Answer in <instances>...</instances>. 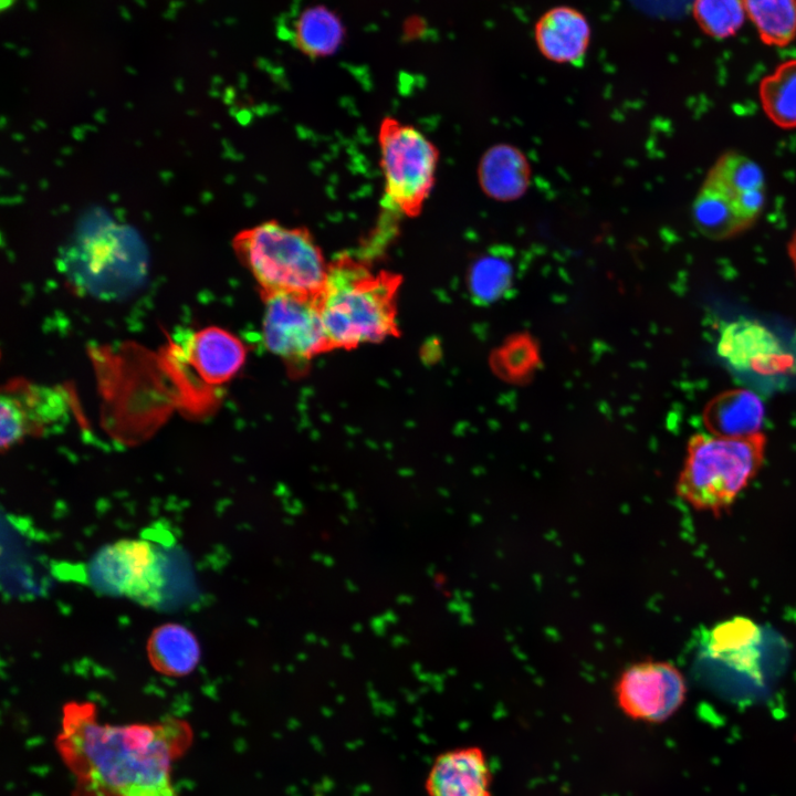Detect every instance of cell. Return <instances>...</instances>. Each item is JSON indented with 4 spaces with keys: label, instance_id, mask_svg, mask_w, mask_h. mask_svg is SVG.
<instances>
[{
    "label": "cell",
    "instance_id": "4",
    "mask_svg": "<svg viewBox=\"0 0 796 796\" xmlns=\"http://www.w3.org/2000/svg\"><path fill=\"white\" fill-rule=\"evenodd\" d=\"M232 247L263 295L290 293L317 298L324 287L329 264L303 228L263 222L240 231Z\"/></svg>",
    "mask_w": 796,
    "mask_h": 796
},
{
    "label": "cell",
    "instance_id": "17",
    "mask_svg": "<svg viewBox=\"0 0 796 796\" xmlns=\"http://www.w3.org/2000/svg\"><path fill=\"white\" fill-rule=\"evenodd\" d=\"M760 640L758 627L748 618L736 617L714 627L708 648L711 656L737 670L757 672Z\"/></svg>",
    "mask_w": 796,
    "mask_h": 796
},
{
    "label": "cell",
    "instance_id": "19",
    "mask_svg": "<svg viewBox=\"0 0 796 796\" xmlns=\"http://www.w3.org/2000/svg\"><path fill=\"white\" fill-rule=\"evenodd\" d=\"M758 98L774 125L782 129L796 128V57L777 64L761 80Z\"/></svg>",
    "mask_w": 796,
    "mask_h": 796
},
{
    "label": "cell",
    "instance_id": "12",
    "mask_svg": "<svg viewBox=\"0 0 796 796\" xmlns=\"http://www.w3.org/2000/svg\"><path fill=\"white\" fill-rule=\"evenodd\" d=\"M534 36L540 52L547 60L580 65L590 43L591 31L582 12L562 6L541 15L535 24Z\"/></svg>",
    "mask_w": 796,
    "mask_h": 796
},
{
    "label": "cell",
    "instance_id": "8",
    "mask_svg": "<svg viewBox=\"0 0 796 796\" xmlns=\"http://www.w3.org/2000/svg\"><path fill=\"white\" fill-rule=\"evenodd\" d=\"M95 569L109 589L144 607L163 598V556L150 541L122 538L106 545L95 558Z\"/></svg>",
    "mask_w": 796,
    "mask_h": 796
},
{
    "label": "cell",
    "instance_id": "25",
    "mask_svg": "<svg viewBox=\"0 0 796 796\" xmlns=\"http://www.w3.org/2000/svg\"><path fill=\"white\" fill-rule=\"evenodd\" d=\"M0 1H1V9L4 10V9H7L8 7L12 6V3H13L15 0H0Z\"/></svg>",
    "mask_w": 796,
    "mask_h": 796
},
{
    "label": "cell",
    "instance_id": "15",
    "mask_svg": "<svg viewBox=\"0 0 796 796\" xmlns=\"http://www.w3.org/2000/svg\"><path fill=\"white\" fill-rule=\"evenodd\" d=\"M764 418L762 400L746 389H731L713 398L704 409L709 432L741 437L761 431Z\"/></svg>",
    "mask_w": 796,
    "mask_h": 796
},
{
    "label": "cell",
    "instance_id": "18",
    "mask_svg": "<svg viewBox=\"0 0 796 796\" xmlns=\"http://www.w3.org/2000/svg\"><path fill=\"white\" fill-rule=\"evenodd\" d=\"M345 29L331 9L314 6L302 11L294 23L293 41L296 48L311 57L333 54L342 44Z\"/></svg>",
    "mask_w": 796,
    "mask_h": 796
},
{
    "label": "cell",
    "instance_id": "24",
    "mask_svg": "<svg viewBox=\"0 0 796 796\" xmlns=\"http://www.w3.org/2000/svg\"><path fill=\"white\" fill-rule=\"evenodd\" d=\"M787 253H788L789 260L793 264V268L795 270V275H796V229L794 230V232L792 233V235L788 240Z\"/></svg>",
    "mask_w": 796,
    "mask_h": 796
},
{
    "label": "cell",
    "instance_id": "20",
    "mask_svg": "<svg viewBox=\"0 0 796 796\" xmlns=\"http://www.w3.org/2000/svg\"><path fill=\"white\" fill-rule=\"evenodd\" d=\"M743 4L764 45L782 49L796 40V0H743Z\"/></svg>",
    "mask_w": 796,
    "mask_h": 796
},
{
    "label": "cell",
    "instance_id": "14",
    "mask_svg": "<svg viewBox=\"0 0 796 796\" xmlns=\"http://www.w3.org/2000/svg\"><path fill=\"white\" fill-rule=\"evenodd\" d=\"M146 653L153 669L166 677L180 678L192 673L201 658L196 635L178 622H165L153 629Z\"/></svg>",
    "mask_w": 796,
    "mask_h": 796
},
{
    "label": "cell",
    "instance_id": "16",
    "mask_svg": "<svg viewBox=\"0 0 796 796\" xmlns=\"http://www.w3.org/2000/svg\"><path fill=\"white\" fill-rule=\"evenodd\" d=\"M479 180L488 196L498 200H513L525 192L530 181V167L519 149L498 145L482 157Z\"/></svg>",
    "mask_w": 796,
    "mask_h": 796
},
{
    "label": "cell",
    "instance_id": "9",
    "mask_svg": "<svg viewBox=\"0 0 796 796\" xmlns=\"http://www.w3.org/2000/svg\"><path fill=\"white\" fill-rule=\"evenodd\" d=\"M615 698L628 718L661 723L672 716L685 700L682 673L664 661H640L628 666L615 684Z\"/></svg>",
    "mask_w": 796,
    "mask_h": 796
},
{
    "label": "cell",
    "instance_id": "5",
    "mask_svg": "<svg viewBox=\"0 0 796 796\" xmlns=\"http://www.w3.org/2000/svg\"><path fill=\"white\" fill-rule=\"evenodd\" d=\"M766 199L761 167L737 150L722 153L709 168L691 208L696 230L714 241L727 240L751 229Z\"/></svg>",
    "mask_w": 796,
    "mask_h": 796
},
{
    "label": "cell",
    "instance_id": "1",
    "mask_svg": "<svg viewBox=\"0 0 796 796\" xmlns=\"http://www.w3.org/2000/svg\"><path fill=\"white\" fill-rule=\"evenodd\" d=\"M189 723H102L91 701L63 705L55 746L75 777L73 796H178L171 765L191 745Z\"/></svg>",
    "mask_w": 796,
    "mask_h": 796
},
{
    "label": "cell",
    "instance_id": "21",
    "mask_svg": "<svg viewBox=\"0 0 796 796\" xmlns=\"http://www.w3.org/2000/svg\"><path fill=\"white\" fill-rule=\"evenodd\" d=\"M512 281V263L498 250L481 255L469 271V290L481 303L500 298L510 289Z\"/></svg>",
    "mask_w": 796,
    "mask_h": 796
},
{
    "label": "cell",
    "instance_id": "13",
    "mask_svg": "<svg viewBox=\"0 0 796 796\" xmlns=\"http://www.w3.org/2000/svg\"><path fill=\"white\" fill-rule=\"evenodd\" d=\"M245 355L239 338L219 327L199 331L188 347L189 362L209 385H220L232 378L242 367Z\"/></svg>",
    "mask_w": 796,
    "mask_h": 796
},
{
    "label": "cell",
    "instance_id": "6",
    "mask_svg": "<svg viewBox=\"0 0 796 796\" xmlns=\"http://www.w3.org/2000/svg\"><path fill=\"white\" fill-rule=\"evenodd\" d=\"M379 147L387 206L416 217L433 187L437 148L417 128L392 117L380 124Z\"/></svg>",
    "mask_w": 796,
    "mask_h": 796
},
{
    "label": "cell",
    "instance_id": "10",
    "mask_svg": "<svg viewBox=\"0 0 796 796\" xmlns=\"http://www.w3.org/2000/svg\"><path fill=\"white\" fill-rule=\"evenodd\" d=\"M719 356L736 371L778 376L794 364L781 339L764 324L739 318L725 323L716 343Z\"/></svg>",
    "mask_w": 796,
    "mask_h": 796
},
{
    "label": "cell",
    "instance_id": "7",
    "mask_svg": "<svg viewBox=\"0 0 796 796\" xmlns=\"http://www.w3.org/2000/svg\"><path fill=\"white\" fill-rule=\"evenodd\" d=\"M266 348L293 365L332 350L315 297L290 293L263 295Z\"/></svg>",
    "mask_w": 796,
    "mask_h": 796
},
{
    "label": "cell",
    "instance_id": "11",
    "mask_svg": "<svg viewBox=\"0 0 796 796\" xmlns=\"http://www.w3.org/2000/svg\"><path fill=\"white\" fill-rule=\"evenodd\" d=\"M493 774L479 746L446 751L433 761L425 788L428 796H493Z\"/></svg>",
    "mask_w": 796,
    "mask_h": 796
},
{
    "label": "cell",
    "instance_id": "22",
    "mask_svg": "<svg viewBox=\"0 0 796 796\" xmlns=\"http://www.w3.org/2000/svg\"><path fill=\"white\" fill-rule=\"evenodd\" d=\"M691 13L701 32L714 40L735 36L746 20L743 0H693Z\"/></svg>",
    "mask_w": 796,
    "mask_h": 796
},
{
    "label": "cell",
    "instance_id": "3",
    "mask_svg": "<svg viewBox=\"0 0 796 796\" xmlns=\"http://www.w3.org/2000/svg\"><path fill=\"white\" fill-rule=\"evenodd\" d=\"M766 446L762 431L741 437L709 431L692 434L675 484L677 494L698 511L723 513L758 473Z\"/></svg>",
    "mask_w": 796,
    "mask_h": 796
},
{
    "label": "cell",
    "instance_id": "2",
    "mask_svg": "<svg viewBox=\"0 0 796 796\" xmlns=\"http://www.w3.org/2000/svg\"><path fill=\"white\" fill-rule=\"evenodd\" d=\"M400 284L399 274L375 270L353 256L329 263L316 301L331 348L352 349L397 336Z\"/></svg>",
    "mask_w": 796,
    "mask_h": 796
},
{
    "label": "cell",
    "instance_id": "23",
    "mask_svg": "<svg viewBox=\"0 0 796 796\" xmlns=\"http://www.w3.org/2000/svg\"><path fill=\"white\" fill-rule=\"evenodd\" d=\"M0 415L1 447L6 449L21 439L27 433V428L21 411L10 394L1 397Z\"/></svg>",
    "mask_w": 796,
    "mask_h": 796
}]
</instances>
